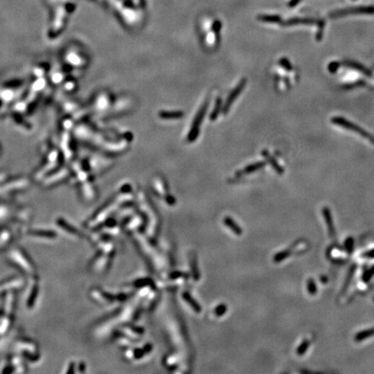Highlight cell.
I'll use <instances>...</instances> for the list:
<instances>
[{"mask_svg": "<svg viewBox=\"0 0 374 374\" xmlns=\"http://www.w3.org/2000/svg\"><path fill=\"white\" fill-rule=\"evenodd\" d=\"M332 122H333V123H335V124L339 125V126H343V127H346V128H347V129L353 130L354 132H358V133L360 134V135H362L363 137H365V138H366L367 139H369L371 142L374 143V139H373V137L371 135V134H369L366 131H365V130H364V129H362L361 127L358 126H356L355 124H353V123H351V122H349L348 120H345V119H343V118H340V117H336V118H334V119H332Z\"/></svg>", "mask_w": 374, "mask_h": 374, "instance_id": "cell-1", "label": "cell"}, {"mask_svg": "<svg viewBox=\"0 0 374 374\" xmlns=\"http://www.w3.org/2000/svg\"><path fill=\"white\" fill-rule=\"evenodd\" d=\"M347 65L349 66V67H351V68H355V69H357L358 70H360L361 72H363L364 74H366L367 76H372V74H371V72L370 71H368L367 69H366L364 67H362L361 65L360 64H357V63H354V62H348L347 63Z\"/></svg>", "mask_w": 374, "mask_h": 374, "instance_id": "cell-2", "label": "cell"}, {"mask_svg": "<svg viewBox=\"0 0 374 374\" xmlns=\"http://www.w3.org/2000/svg\"><path fill=\"white\" fill-rule=\"evenodd\" d=\"M323 213H324V216H325L326 219V221H327V223H328V227H329V230H330V233L331 234H334V230H333V225L332 224V222H331V217H330V213H329V210H327V209H324V210H323Z\"/></svg>", "mask_w": 374, "mask_h": 374, "instance_id": "cell-3", "label": "cell"}, {"mask_svg": "<svg viewBox=\"0 0 374 374\" xmlns=\"http://www.w3.org/2000/svg\"><path fill=\"white\" fill-rule=\"evenodd\" d=\"M372 334H374V329L366 330V331H364V332L359 333V334L356 336V339H357V340H362V339H366V337H370V336H372Z\"/></svg>", "mask_w": 374, "mask_h": 374, "instance_id": "cell-4", "label": "cell"}, {"mask_svg": "<svg viewBox=\"0 0 374 374\" xmlns=\"http://www.w3.org/2000/svg\"><path fill=\"white\" fill-rule=\"evenodd\" d=\"M308 346H309V342H308V341H307V340L304 341V342H303V343L300 346V347L298 348V350H297L298 354H299V355H302V354H303V353L307 351V349Z\"/></svg>", "mask_w": 374, "mask_h": 374, "instance_id": "cell-5", "label": "cell"}, {"mask_svg": "<svg viewBox=\"0 0 374 374\" xmlns=\"http://www.w3.org/2000/svg\"><path fill=\"white\" fill-rule=\"evenodd\" d=\"M307 288H308L309 294H311V295H314V294L316 293V287H315L314 282H313V280H309V281H308Z\"/></svg>", "mask_w": 374, "mask_h": 374, "instance_id": "cell-6", "label": "cell"}, {"mask_svg": "<svg viewBox=\"0 0 374 374\" xmlns=\"http://www.w3.org/2000/svg\"><path fill=\"white\" fill-rule=\"evenodd\" d=\"M364 256H365V257H368V258H374V249L372 250V251H369V252L366 253Z\"/></svg>", "mask_w": 374, "mask_h": 374, "instance_id": "cell-7", "label": "cell"}]
</instances>
